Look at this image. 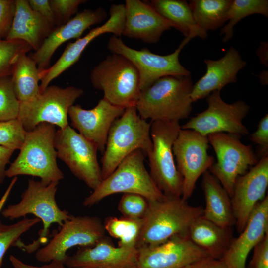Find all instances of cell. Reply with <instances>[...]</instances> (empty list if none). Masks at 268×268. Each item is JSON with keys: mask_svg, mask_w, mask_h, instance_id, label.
Returning <instances> with one entry per match:
<instances>
[{"mask_svg": "<svg viewBox=\"0 0 268 268\" xmlns=\"http://www.w3.org/2000/svg\"><path fill=\"white\" fill-rule=\"evenodd\" d=\"M148 202L136 249L156 246L174 236L188 235L192 222L203 214L202 206L191 205L181 196L164 195L162 200Z\"/></svg>", "mask_w": 268, "mask_h": 268, "instance_id": "obj_1", "label": "cell"}, {"mask_svg": "<svg viewBox=\"0 0 268 268\" xmlns=\"http://www.w3.org/2000/svg\"><path fill=\"white\" fill-rule=\"evenodd\" d=\"M56 132L55 126L47 123H41L33 130L26 132L19 154L6 170V177H38L45 185L63 179L64 174L56 161Z\"/></svg>", "mask_w": 268, "mask_h": 268, "instance_id": "obj_2", "label": "cell"}, {"mask_svg": "<svg viewBox=\"0 0 268 268\" xmlns=\"http://www.w3.org/2000/svg\"><path fill=\"white\" fill-rule=\"evenodd\" d=\"M190 76H167L140 92L136 104L143 119L179 121L188 117L192 110Z\"/></svg>", "mask_w": 268, "mask_h": 268, "instance_id": "obj_3", "label": "cell"}, {"mask_svg": "<svg viewBox=\"0 0 268 268\" xmlns=\"http://www.w3.org/2000/svg\"><path fill=\"white\" fill-rule=\"evenodd\" d=\"M58 183L53 182L45 185L40 181L29 179L20 201L8 205L1 212L4 218L11 220L32 214L42 222L43 227L39 232V238L28 245L22 244L20 246L28 253L36 251L47 241L52 224L57 223L60 226L71 215L66 210L60 209L57 204L55 196Z\"/></svg>", "mask_w": 268, "mask_h": 268, "instance_id": "obj_4", "label": "cell"}, {"mask_svg": "<svg viewBox=\"0 0 268 268\" xmlns=\"http://www.w3.org/2000/svg\"><path fill=\"white\" fill-rule=\"evenodd\" d=\"M137 113L135 107L127 108L123 114L112 124L102 159L103 180L134 150L140 149L147 155L151 152V123Z\"/></svg>", "mask_w": 268, "mask_h": 268, "instance_id": "obj_5", "label": "cell"}, {"mask_svg": "<svg viewBox=\"0 0 268 268\" xmlns=\"http://www.w3.org/2000/svg\"><path fill=\"white\" fill-rule=\"evenodd\" d=\"M144 159L143 152L140 149L130 153L85 198L83 206L92 207L105 197L118 193L137 194L148 201L162 200L164 194L157 187L145 168Z\"/></svg>", "mask_w": 268, "mask_h": 268, "instance_id": "obj_6", "label": "cell"}, {"mask_svg": "<svg viewBox=\"0 0 268 268\" xmlns=\"http://www.w3.org/2000/svg\"><path fill=\"white\" fill-rule=\"evenodd\" d=\"M93 87L104 92L103 98L125 109L135 107L140 90L138 71L126 58L112 53L92 70Z\"/></svg>", "mask_w": 268, "mask_h": 268, "instance_id": "obj_7", "label": "cell"}, {"mask_svg": "<svg viewBox=\"0 0 268 268\" xmlns=\"http://www.w3.org/2000/svg\"><path fill=\"white\" fill-rule=\"evenodd\" d=\"M180 130L179 121H151L153 147L147 156L149 174L159 190L164 195L181 197L183 179L175 164L172 151Z\"/></svg>", "mask_w": 268, "mask_h": 268, "instance_id": "obj_8", "label": "cell"}, {"mask_svg": "<svg viewBox=\"0 0 268 268\" xmlns=\"http://www.w3.org/2000/svg\"><path fill=\"white\" fill-rule=\"evenodd\" d=\"M83 94L81 88L74 86L61 88L49 85L31 101L20 102L17 119L26 132L41 123H47L64 129L68 126L69 108Z\"/></svg>", "mask_w": 268, "mask_h": 268, "instance_id": "obj_9", "label": "cell"}, {"mask_svg": "<svg viewBox=\"0 0 268 268\" xmlns=\"http://www.w3.org/2000/svg\"><path fill=\"white\" fill-rule=\"evenodd\" d=\"M192 38L190 36L185 37L174 52L167 55L153 53L146 48L139 50L133 49L115 35L110 37L107 47L112 53L123 56L135 66L139 74L141 92L164 76H190V72L180 64L179 56Z\"/></svg>", "mask_w": 268, "mask_h": 268, "instance_id": "obj_10", "label": "cell"}, {"mask_svg": "<svg viewBox=\"0 0 268 268\" xmlns=\"http://www.w3.org/2000/svg\"><path fill=\"white\" fill-rule=\"evenodd\" d=\"M241 136L226 133L207 135L217 158L208 171L218 179L230 198L237 178L258 161L252 146L243 143Z\"/></svg>", "mask_w": 268, "mask_h": 268, "instance_id": "obj_11", "label": "cell"}, {"mask_svg": "<svg viewBox=\"0 0 268 268\" xmlns=\"http://www.w3.org/2000/svg\"><path fill=\"white\" fill-rule=\"evenodd\" d=\"M105 233L104 223L98 217L71 215L53 233L49 243L36 251L35 258L42 263L54 260L64 263L69 249L93 246L105 237Z\"/></svg>", "mask_w": 268, "mask_h": 268, "instance_id": "obj_12", "label": "cell"}, {"mask_svg": "<svg viewBox=\"0 0 268 268\" xmlns=\"http://www.w3.org/2000/svg\"><path fill=\"white\" fill-rule=\"evenodd\" d=\"M54 146L57 157L64 161L79 179L93 190L102 179L97 157L96 146L69 125L56 131Z\"/></svg>", "mask_w": 268, "mask_h": 268, "instance_id": "obj_13", "label": "cell"}, {"mask_svg": "<svg viewBox=\"0 0 268 268\" xmlns=\"http://www.w3.org/2000/svg\"><path fill=\"white\" fill-rule=\"evenodd\" d=\"M206 101L207 108L181 126V129L192 130L204 136L216 133L241 136L248 134V130L243 123L250 109L246 102L238 100L227 103L221 98L219 91L212 92Z\"/></svg>", "mask_w": 268, "mask_h": 268, "instance_id": "obj_14", "label": "cell"}, {"mask_svg": "<svg viewBox=\"0 0 268 268\" xmlns=\"http://www.w3.org/2000/svg\"><path fill=\"white\" fill-rule=\"evenodd\" d=\"M207 136L189 129H181L173 146L176 167L182 179L181 197L185 200L191 196L198 178L214 162L208 154Z\"/></svg>", "mask_w": 268, "mask_h": 268, "instance_id": "obj_15", "label": "cell"}, {"mask_svg": "<svg viewBox=\"0 0 268 268\" xmlns=\"http://www.w3.org/2000/svg\"><path fill=\"white\" fill-rule=\"evenodd\" d=\"M137 249L135 268H182L211 257L188 235L175 236L159 245Z\"/></svg>", "mask_w": 268, "mask_h": 268, "instance_id": "obj_16", "label": "cell"}, {"mask_svg": "<svg viewBox=\"0 0 268 268\" xmlns=\"http://www.w3.org/2000/svg\"><path fill=\"white\" fill-rule=\"evenodd\" d=\"M268 186V155L260 158L245 174L238 177L231 197L235 225L239 233L245 228L256 204L265 197Z\"/></svg>", "mask_w": 268, "mask_h": 268, "instance_id": "obj_17", "label": "cell"}, {"mask_svg": "<svg viewBox=\"0 0 268 268\" xmlns=\"http://www.w3.org/2000/svg\"><path fill=\"white\" fill-rule=\"evenodd\" d=\"M124 4H113L109 14L110 17L102 25L91 29L85 36L74 42H69L63 53L51 67L40 71V92H43L54 79L77 62L87 45L99 36L111 33L117 37L122 35L125 18Z\"/></svg>", "mask_w": 268, "mask_h": 268, "instance_id": "obj_18", "label": "cell"}, {"mask_svg": "<svg viewBox=\"0 0 268 268\" xmlns=\"http://www.w3.org/2000/svg\"><path fill=\"white\" fill-rule=\"evenodd\" d=\"M125 110V108L114 105L103 98L94 108L89 110L84 109L79 105H73L69 108L68 115L72 126L103 153L109 130Z\"/></svg>", "mask_w": 268, "mask_h": 268, "instance_id": "obj_19", "label": "cell"}, {"mask_svg": "<svg viewBox=\"0 0 268 268\" xmlns=\"http://www.w3.org/2000/svg\"><path fill=\"white\" fill-rule=\"evenodd\" d=\"M137 260L136 248L115 247L105 236L93 246L67 255L64 263L69 268H135Z\"/></svg>", "mask_w": 268, "mask_h": 268, "instance_id": "obj_20", "label": "cell"}, {"mask_svg": "<svg viewBox=\"0 0 268 268\" xmlns=\"http://www.w3.org/2000/svg\"><path fill=\"white\" fill-rule=\"evenodd\" d=\"M107 16L102 7L95 10L85 9L77 13L66 23L55 27L30 57L35 61L40 71L47 69L52 56L61 45L70 39L80 38L87 28L100 23Z\"/></svg>", "mask_w": 268, "mask_h": 268, "instance_id": "obj_21", "label": "cell"}, {"mask_svg": "<svg viewBox=\"0 0 268 268\" xmlns=\"http://www.w3.org/2000/svg\"><path fill=\"white\" fill-rule=\"evenodd\" d=\"M122 35L146 43L159 41L163 33L175 26L161 16L148 3L139 0L125 1Z\"/></svg>", "mask_w": 268, "mask_h": 268, "instance_id": "obj_22", "label": "cell"}, {"mask_svg": "<svg viewBox=\"0 0 268 268\" xmlns=\"http://www.w3.org/2000/svg\"><path fill=\"white\" fill-rule=\"evenodd\" d=\"M204 63L206 71L193 86L190 94L192 102L208 97L213 91H220L226 85L236 82L238 72L247 65V62L233 47L220 59H206Z\"/></svg>", "mask_w": 268, "mask_h": 268, "instance_id": "obj_23", "label": "cell"}, {"mask_svg": "<svg viewBox=\"0 0 268 268\" xmlns=\"http://www.w3.org/2000/svg\"><path fill=\"white\" fill-rule=\"evenodd\" d=\"M268 233V196L255 206L239 236L232 239L223 259L229 268H246L250 251Z\"/></svg>", "mask_w": 268, "mask_h": 268, "instance_id": "obj_24", "label": "cell"}, {"mask_svg": "<svg viewBox=\"0 0 268 268\" xmlns=\"http://www.w3.org/2000/svg\"><path fill=\"white\" fill-rule=\"evenodd\" d=\"M55 27L32 9L28 0H16L14 19L5 40L23 41L35 51Z\"/></svg>", "mask_w": 268, "mask_h": 268, "instance_id": "obj_25", "label": "cell"}, {"mask_svg": "<svg viewBox=\"0 0 268 268\" xmlns=\"http://www.w3.org/2000/svg\"><path fill=\"white\" fill-rule=\"evenodd\" d=\"M202 188L205 200L202 216L221 227L231 228L235 224L231 198L208 170L202 174Z\"/></svg>", "mask_w": 268, "mask_h": 268, "instance_id": "obj_26", "label": "cell"}, {"mask_svg": "<svg viewBox=\"0 0 268 268\" xmlns=\"http://www.w3.org/2000/svg\"><path fill=\"white\" fill-rule=\"evenodd\" d=\"M188 236L211 257L219 259L223 258L232 240L230 228L221 227L202 216L192 222Z\"/></svg>", "mask_w": 268, "mask_h": 268, "instance_id": "obj_27", "label": "cell"}, {"mask_svg": "<svg viewBox=\"0 0 268 268\" xmlns=\"http://www.w3.org/2000/svg\"><path fill=\"white\" fill-rule=\"evenodd\" d=\"M148 3L163 18L175 26L185 37H207V33L200 30L194 21L189 5L185 0H152Z\"/></svg>", "mask_w": 268, "mask_h": 268, "instance_id": "obj_28", "label": "cell"}, {"mask_svg": "<svg viewBox=\"0 0 268 268\" xmlns=\"http://www.w3.org/2000/svg\"><path fill=\"white\" fill-rule=\"evenodd\" d=\"M11 77L14 91L20 102L31 101L40 94V70L26 53L17 58Z\"/></svg>", "mask_w": 268, "mask_h": 268, "instance_id": "obj_29", "label": "cell"}, {"mask_svg": "<svg viewBox=\"0 0 268 268\" xmlns=\"http://www.w3.org/2000/svg\"><path fill=\"white\" fill-rule=\"evenodd\" d=\"M231 0H193L189 3L198 27L205 33L215 30L227 21Z\"/></svg>", "mask_w": 268, "mask_h": 268, "instance_id": "obj_30", "label": "cell"}, {"mask_svg": "<svg viewBox=\"0 0 268 268\" xmlns=\"http://www.w3.org/2000/svg\"><path fill=\"white\" fill-rule=\"evenodd\" d=\"M103 223L106 232L119 240L118 246L136 248L142 230V219L109 217Z\"/></svg>", "mask_w": 268, "mask_h": 268, "instance_id": "obj_31", "label": "cell"}, {"mask_svg": "<svg viewBox=\"0 0 268 268\" xmlns=\"http://www.w3.org/2000/svg\"><path fill=\"white\" fill-rule=\"evenodd\" d=\"M260 14L268 16L267 0H233L227 12L228 23L221 30L220 35H224L223 42L229 41L233 35L235 25L241 19L249 15Z\"/></svg>", "mask_w": 268, "mask_h": 268, "instance_id": "obj_32", "label": "cell"}, {"mask_svg": "<svg viewBox=\"0 0 268 268\" xmlns=\"http://www.w3.org/2000/svg\"><path fill=\"white\" fill-rule=\"evenodd\" d=\"M41 222L37 218H22L15 223L7 225L0 219V268H1L4 256L12 246L17 245L20 237Z\"/></svg>", "mask_w": 268, "mask_h": 268, "instance_id": "obj_33", "label": "cell"}, {"mask_svg": "<svg viewBox=\"0 0 268 268\" xmlns=\"http://www.w3.org/2000/svg\"><path fill=\"white\" fill-rule=\"evenodd\" d=\"M31 50V47L23 41L0 40V78L11 76L18 56Z\"/></svg>", "mask_w": 268, "mask_h": 268, "instance_id": "obj_34", "label": "cell"}, {"mask_svg": "<svg viewBox=\"0 0 268 268\" xmlns=\"http://www.w3.org/2000/svg\"><path fill=\"white\" fill-rule=\"evenodd\" d=\"M20 104L14 91L11 76L0 78V121L16 119Z\"/></svg>", "mask_w": 268, "mask_h": 268, "instance_id": "obj_35", "label": "cell"}, {"mask_svg": "<svg viewBox=\"0 0 268 268\" xmlns=\"http://www.w3.org/2000/svg\"><path fill=\"white\" fill-rule=\"evenodd\" d=\"M26 131L17 119L0 121V146L13 150L20 149Z\"/></svg>", "mask_w": 268, "mask_h": 268, "instance_id": "obj_36", "label": "cell"}, {"mask_svg": "<svg viewBox=\"0 0 268 268\" xmlns=\"http://www.w3.org/2000/svg\"><path fill=\"white\" fill-rule=\"evenodd\" d=\"M148 206L147 200L143 196L134 193H124L118 206L123 216L142 219Z\"/></svg>", "mask_w": 268, "mask_h": 268, "instance_id": "obj_37", "label": "cell"}, {"mask_svg": "<svg viewBox=\"0 0 268 268\" xmlns=\"http://www.w3.org/2000/svg\"><path fill=\"white\" fill-rule=\"evenodd\" d=\"M54 13L56 27L66 23L75 14L85 0H49Z\"/></svg>", "mask_w": 268, "mask_h": 268, "instance_id": "obj_38", "label": "cell"}, {"mask_svg": "<svg viewBox=\"0 0 268 268\" xmlns=\"http://www.w3.org/2000/svg\"><path fill=\"white\" fill-rule=\"evenodd\" d=\"M16 0H0V40H5L14 19Z\"/></svg>", "mask_w": 268, "mask_h": 268, "instance_id": "obj_39", "label": "cell"}, {"mask_svg": "<svg viewBox=\"0 0 268 268\" xmlns=\"http://www.w3.org/2000/svg\"><path fill=\"white\" fill-rule=\"evenodd\" d=\"M250 139L259 146V156L260 158L268 155V114L260 120L256 130L250 134Z\"/></svg>", "mask_w": 268, "mask_h": 268, "instance_id": "obj_40", "label": "cell"}, {"mask_svg": "<svg viewBox=\"0 0 268 268\" xmlns=\"http://www.w3.org/2000/svg\"><path fill=\"white\" fill-rule=\"evenodd\" d=\"M253 249L249 268H268V233Z\"/></svg>", "mask_w": 268, "mask_h": 268, "instance_id": "obj_41", "label": "cell"}, {"mask_svg": "<svg viewBox=\"0 0 268 268\" xmlns=\"http://www.w3.org/2000/svg\"><path fill=\"white\" fill-rule=\"evenodd\" d=\"M28 1L32 10L40 14L56 27L54 13L49 0H28Z\"/></svg>", "mask_w": 268, "mask_h": 268, "instance_id": "obj_42", "label": "cell"}, {"mask_svg": "<svg viewBox=\"0 0 268 268\" xmlns=\"http://www.w3.org/2000/svg\"><path fill=\"white\" fill-rule=\"evenodd\" d=\"M9 260L13 268H67L63 262L57 260H54L39 266L25 263L12 255L10 256Z\"/></svg>", "mask_w": 268, "mask_h": 268, "instance_id": "obj_43", "label": "cell"}, {"mask_svg": "<svg viewBox=\"0 0 268 268\" xmlns=\"http://www.w3.org/2000/svg\"><path fill=\"white\" fill-rule=\"evenodd\" d=\"M191 266L193 268H229L223 259L211 257L201 259Z\"/></svg>", "mask_w": 268, "mask_h": 268, "instance_id": "obj_44", "label": "cell"}, {"mask_svg": "<svg viewBox=\"0 0 268 268\" xmlns=\"http://www.w3.org/2000/svg\"><path fill=\"white\" fill-rule=\"evenodd\" d=\"M14 151V150L0 146V185L2 184L6 177L5 167Z\"/></svg>", "mask_w": 268, "mask_h": 268, "instance_id": "obj_45", "label": "cell"}, {"mask_svg": "<svg viewBox=\"0 0 268 268\" xmlns=\"http://www.w3.org/2000/svg\"><path fill=\"white\" fill-rule=\"evenodd\" d=\"M261 45L258 48L256 53L259 58L260 62L268 67V42H261Z\"/></svg>", "mask_w": 268, "mask_h": 268, "instance_id": "obj_46", "label": "cell"}, {"mask_svg": "<svg viewBox=\"0 0 268 268\" xmlns=\"http://www.w3.org/2000/svg\"><path fill=\"white\" fill-rule=\"evenodd\" d=\"M259 78L262 84H268V71L266 70L262 71L259 75Z\"/></svg>", "mask_w": 268, "mask_h": 268, "instance_id": "obj_47", "label": "cell"}, {"mask_svg": "<svg viewBox=\"0 0 268 268\" xmlns=\"http://www.w3.org/2000/svg\"><path fill=\"white\" fill-rule=\"evenodd\" d=\"M182 268H193L191 265H188V266H185Z\"/></svg>", "mask_w": 268, "mask_h": 268, "instance_id": "obj_48", "label": "cell"}]
</instances>
